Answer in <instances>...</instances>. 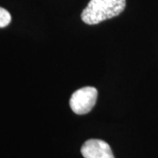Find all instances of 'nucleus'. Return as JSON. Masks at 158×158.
Listing matches in <instances>:
<instances>
[{
  "label": "nucleus",
  "mask_w": 158,
  "mask_h": 158,
  "mask_svg": "<svg viewBox=\"0 0 158 158\" xmlns=\"http://www.w3.org/2000/svg\"><path fill=\"white\" fill-rule=\"evenodd\" d=\"M126 0H90L81 14L82 20L88 25H97L116 17L124 11Z\"/></svg>",
  "instance_id": "obj_1"
},
{
  "label": "nucleus",
  "mask_w": 158,
  "mask_h": 158,
  "mask_svg": "<svg viewBox=\"0 0 158 158\" xmlns=\"http://www.w3.org/2000/svg\"><path fill=\"white\" fill-rule=\"evenodd\" d=\"M81 153L85 158H114L109 144L98 139L85 141L81 148Z\"/></svg>",
  "instance_id": "obj_3"
},
{
  "label": "nucleus",
  "mask_w": 158,
  "mask_h": 158,
  "mask_svg": "<svg viewBox=\"0 0 158 158\" xmlns=\"http://www.w3.org/2000/svg\"><path fill=\"white\" fill-rule=\"evenodd\" d=\"M11 20V17L10 12L0 7V27H7Z\"/></svg>",
  "instance_id": "obj_4"
},
{
  "label": "nucleus",
  "mask_w": 158,
  "mask_h": 158,
  "mask_svg": "<svg viewBox=\"0 0 158 158\" xmlns=\"http://www.w3.org/2000/svg\"><path fill=\"white\" fill-rule=\"evenodd\" d=\"M98 90L91 86L83 87L76 90L69 100L71 110L76 114L83 115L90 113L96 105Z\"/></svg>",
  "instance_id": "obj_2"
}]
</instances>
